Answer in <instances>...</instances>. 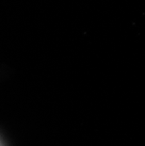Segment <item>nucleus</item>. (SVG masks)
Returning a JSON list of instances; mask_svg holds the SVG:
<instances>
[]
</instances>
